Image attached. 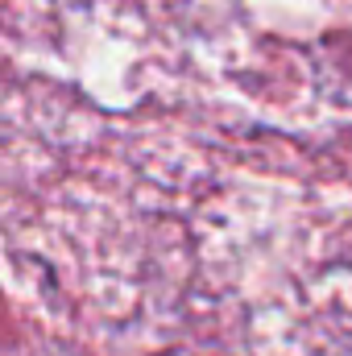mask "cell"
Masks as SVG:
<instances>
[]
</instances>
